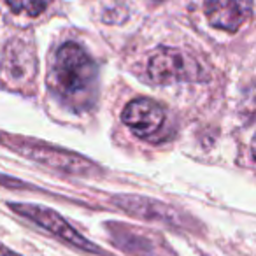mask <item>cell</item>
<instances>
[{
  "label": "cell",
  "mask_w": 256,
  "mask_h": 256,
  "mask_svg": "<svg viewBox=\"0 0 256 256\" xmlns=\"http://www.w3.org/2000/svg\"><path fill=\"white\" fill-rule=\"evenodd\" d=\"M53 82L56 95L70 109L86 110L96 98L98 67L82 46L65 42L54 56Z\"/></svg>",
  "instance_id": "1"
},
{
  "label": "cell",
  "mask_w": 256,
  "mask_h": 256,
  "mask_svg": "<svg viewBox=\"0 0 256 256\" xmlns=\"http://www.w3.org/2000/svg\"><path fill=\"white\" fill-rule=\"evenodd\" d=\"M0 144L23 154L25 158H30V160L37 162V164L46 165V167L54 168V170L65 172V174L81 176V178H92V176L100 174L98 165L93 164L88 158L81 156L78 153H72L68 150H64V148L40 142V140L0 134Z\"/></svg>",
  "instance_id": "2"
},
{
  "label": "cell",
  "mask_w": 256,
  "mask_h": 256,
  "mask_svg": "<svg viewBox=\"0 0 256 256\" xmlns=\"http://www.w3.org/2000/svg\"><path fill=\"white\" fill-rule=\"evenodd\" d=\"M148 76L156 84H170L182 81H198L202 76L200 64L181 50L162 48L148 64Z\"/></svg>",
  "instance_id": "3"
},
{
  "label": "cell",
  "mask_w": 256,
  "mask_h": 256,
  "mask_svg": "<svg viewBox=\"0 0 256 256\" xmlns=\"http://www.w3.org/2000/svg\"><path fill=\"white\" fill-rule=\"evenodd\" d=\"M9 207H11L16 214L26 218V220H30L32 223L39 224L40 228L50 232L51 235L68 242V244L76 246V248L84 249V251H92V252H102V249H100L98 246L82 237L64 216H60L56 210L50 209V207L37 206V204H9Z\"/></svg>",
  "instance_id": "4"
},
{
  "label": "cell",
  "mask_w": 256,
  "mask_h": 256,
  "mask_svg": "<svg viewBox=\"0 0 256 256\" xmlns=\"http://www.w3.org/2000/svg\"><path fill=\"white\" fill-rule=\"evenodd\" d=\"M0 72L8 86H14L22 92L34 86L37 76V58L34 48L22 39H12L2 54Z\"/></svg>",
  "instance_id": "5"
},
{
  "label": "cell",
  "mask_w": 256,
  "mask_h": 256,
  "mask_svg": "<svg viewBox=\"0 0 256 256\" xmlns=\"http://www.w3.org/2000/svg\"><path fill=\"white\" fill-rule=\"evenodd\" d=\"M120 209L126 210L136 218H140L150 223L167 224L170 228H181V230H192L190 218L179 212L178 209L170 207L168 204L160 202V200L148 198V196L137 195H118L112 200Z\"/></svg>",
  "instance_id": "6"
},
{
  "label": "cell",
  "mask_w": 256,
  "mask_h": 256,
  "mask_svg": "<svg viewBox=\"0 0 256 256\" xmlns=\"http://www.w3.org/2000/svg\"><path fill=\"white\" fill-rule=\"evenodd\" d=\"M112 242L130 256H176L167 242L156 234L123 223H109Z\"/></svg>",
  "instance_id": "7"
},
{
  "label": "cell",
  "mask_w": 256,
  "mask_h": 256,
  "mask_svg": "<svg viewBox=\"0 0 256 256\" xmlns=\"http://www.w3.org/2000/svg\"><path fill=\"white\" fill-rule=\"evenodd\" d=\"M121 120L137 137L154 139L162 132L167 121L165 109L151 98H136L126 104L121 112Z\"/></svg>",
  "instance_id": "8"
},
{
  "label": "cell",
  "mask_w": 256,
  "mask_h": 256,
  "mask_svg": "<svg viewBox=\"0 0 256 256\" xmlns=\"http://www.w3.org/2000/svg\"><path fill=\"white\" fill-rule=\"evenodd\" d=\"M252 12V0H207L206 14L212 26L237 32Z\"/></svg>",
  "instance_id": "9"
},
{
  "label": "cell",
  "mask_w": 256,
  "mask_h": 256,
  "mask_svg": "<svg viewBox=\"0 0 256 256\" xmlns=\"http://www.w3.org/2000/svg\"><path fill=\"white\" fill-rule=\"evenodd\" d=\"M12 12L16 14H26V16H39L46 9V0H6Z\"/></svg>",
  "instance_id": "10"
},
{
  "label": "cell",
  "mask_w": 256,
  "mask_h": 256,
  "mask_svg": "<svg viewBox=\"0 0 256 256\" xmlns=\"http://www.w3.org/2000/svg\"><path fill=\"white\" fill-rule=\"evenodd\" d=\"M0 256H18V254H16V252H12L11 249L4 248V246L0 244Z\"/></svg>",
  "instance_id": "11"
}]
</instances>
